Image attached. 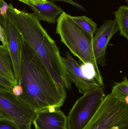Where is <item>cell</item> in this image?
I'll use <instances>...</instances> for the list:
<instances>
[{
    "label": "cell",
    "instance_id": "obj_18",
    "mask_svg": "<svg viewBox=\"0 0 128 129\" xmlns=\"http://www.w3.org/2000/svg\"><path fill=\"white\" fill-rule=\"evenodd\" d=\"M9 5L4 0H0V15L5 19H7L8 11Z\"/></svg>",
    "mask_w": 128,
    "mask_h": 129
},
{
    "label": "cell",
    "instance_id": "obj_5",
    "mask_svg": "<svg viewBox=\"0 0 128 129\" xmlns=\"http://www.w3.org/2000/svg\"><path fill=\"white\" fill-rule=\"evenodd\" d=\"M105 97L104 88L87 92L78 99L67 117V129H82L97 112Z\"/></svg>",
    "mask_w": 128,
    "mask_h": 129
},
{
    "label": "cell",
    "instance_id": "obj_13",
    "mask_svg": "<svg viewBox=\"0 0 128 129\" xmlns=\"http://www.w3.org/2000/svg\"><path fill=\"white\" fill-rule=\"evenodd\" d=\"M117 22L120 35L128 40V7L121 5L113 13Z\"/></svg>",
    "mask_w": 128,
    "mask_h": 129
},
{
    "label": "cell",
    "instance_id": "obj_9",
    "mask_svg": "<svg viewBox=\"0 0 128 129\" xmlns=\"http://www.w3.org/2000/svg\"><path fill=\"white\" fill-rule=\"evenodd\" d=\"M5 34L7 44L13 67L16 83L20 85L22 40L19 32L8 16Z\"/></svg>",
    "mask_w": 128,
    "mask_h": 129
},
{
    "label": "cell",
    "instance_id": "obj_1",
    "mask_svg": "<svg viewBox=\"0 0 128 129\" xmlns=\"http://www.w3.org/2000/svg\"><path fill=\"white\" fill-rule=\"evenodd\" d=\"M20 85L18 97L36 113L50 107H61L67 98L65 88L55 82L31 48L22 40Z\"/></svg>",
    "mask_w": 128,
    "mask_h": 129
},
{
    "label": "cell",
    "instance_id": "obj_15",
    "mask_svg": "<svg viewBox=\"0 0 128 129\" xmlns=\"http://www.w3.org/2000/svg\"><path fill=\"white\" fill-rule=\"evenodd\" d=\"M116 98L128 104V80L126 76L122 81L113 86L110 93Z\"/></svg>",
    "mask_w": 128,
    "mask_h": 129
},
{
    "label": "cell",
    "instance_id": "obj_27",
    "mask_svg": "<svg viewBox=\"0 0 128 129\" xmlns=\"http://www.w3.org/2000/svg\"><path fill=\"white\" fill-rule=\"evenodd\" d=\"M18 1H19V0H18Z\"/></svg>",
    "mask_w": 128,
    "mask_h": 129
},
{
    "label": "cell",
    "instance_id": "obj_2",
    "mask_svg": "<svg viewBox=\"0 0 128 129\" xmlns=\"http://www.w3.org/2000/svg\"><path fill=\"white\" fill-rule=\"evenodd\" d=\"M8 16L19 31L22 40L34 51L55 82L67 89L71 87L59 50L42 26L34 13L15 8L10 4Z\"/></svg>",
    "mask_w": 128,
    "mask_h": 129
},
{
    "label": "cell",
    "instance_id": "obj_20",
    "mask_svg": "<svg viewBox=\"0 0 128 129\" xmlns=\"http://www.w3.org/2000/svg\"><path fill=\"white\" fill-rule=\"evenodd\" d=\"M52 1L54 2L60 1L65 2V3L69 4L71 5H72V6H74V7H75L80 9V10L85 11V12L87 11L86 9L83 6L81 5L79 3L75 2L72 0H52Z\"/></svg>",
    "mask_w": 128,
    "mask_h": 129
},
{
    "label": "cell",
    "instance_id": "obj_12",
    "mask_svg": "<svg viewBox=\"0 0 128 129\" xmlns=\"http://www.w3.org/2000/svg\"><path fill=\"white\" fill-rule=\"evenodd\" d=\"M0 74L16 85L13 67L7 44L0 45Z\"/></svg>",
    "mask_w": 128,
    "mask_h": 129
},
{
    "label": "cell",
    "instance_id": "obj_21",
    "mask_svg": "<svg viewBox=\"0 0 128 129\" xmlns=\"http://www.w3.org/2000/svg\"><path fill=\"white\" fill-rule=\"evenodd\" d=\"M23 90L22 87L20 85L16 84L14 86L12 89V92L13 95L16 97H19L23 94Z\"/></svg>",
    "mask_w": 128,
    "mask_h": 129
},
{
    "label": "cell",
    "instance_id": "obj_19",
    "mask_svg": "<svg viewBox=\"0 0 128 129\" xmlns=\"http://www.w3.org/2000/svg\"><path fill=\"white\" fill-rule=\"evenodd\" d=\"M0 129H19L14 123L7 120H0Z\"/></svg>",
    "mask_w": 128,
    "mask_h": 129
},
{
    "label": "cell",
    "instance_id": "obj_6",
    "mask_svg": "<svg viewBox=\"0 0 128 129\" xmlns=\"http://www.w3.org/2000/svg\"><path fill=\"white\" fill-rule=\"evenodd\" d=\"M0 113L19 129H32L37 113L8 91L0 90Z\"/></svg>",
    "mask_w": 128,
    "mask_h": 129
},
{
    "label": "cell",
    "instance_id": "obj_16",
    "mask_svg": "<svg viewBox=\"0 0 128 129\" xmlns=\"http://www.w3.org/2000/svg\"><path fill=\"white\" fill-rule=\"evenodd\" d=\"M83 65H82L81 67L84 76L86 78L90 79H95L97 82L96 78V73L93 65L90 63H86L85 64L83 63Z\"/></svg>",
    "mask_w": 128,
    "mask_h": 129
},
{
    "label": "cell",
    "instance_id": "obj_11",
    "mask_svg": "<svg viewBox=\"0 0 128 129\" xmlns=\"http://www.w3.org/2000/svg\"><path fill=\"white\" fill-rule=\"evenodd\" d=\"M29 6L34 11L39 20L49 23H55L57 17L64 11L60 6L49 1L46 2L30 4Z\"/></svg>",
    "mask_w": 128,
    "mask_h": 129
},
{
    "label": "cell",
    "instance_id": "obj_17",
    "mask_svg": "<svg viewBox=\"0 0 128 129\" xmlns=\"http://www.w3.org/2000/svg\"><path fill=\"white\" fill-rule=\"evenodd\" d=\"M14 85L10 80L0 74V90L8 91L12 93V89Z\"/></svg>",
    "mask_w": 128,
    "mask_h": 129
},
{
    "label": "cell",
    "instance_id": "obj_14",
    "mask_svg": "<svg viewBox=\"0 0 128 129\" xmlns=\"http://www.w3.org/2000/svg\"><path fill=\"white\" fill-rule=\"evenodd\" d=\"M74 22L82 30L93 36L97 29V24L91 19L86 16H72Z\"/></svg>",
    "mask_w": 128,
    "mask_h": 129
},
{
    "label": "cell",
    "instance_id": "obj_26",
    "mask_svg": "<svg viewBox=\"0 0 128 129\" xmlns=\"http://www.w3.org/2000/svg\"><path fill=\"white\" fill-rule=\"evenodd\" d=\"M125 1L126 2V3H127V4H128V0H125Z\"/></svg>",
    "mask_w": 128,
    "mask_h": 129
},
{
    "label": "cell",
    "instance_id": "obj_10",
    "mask_svg": "<svg viewBox=\"0 0 128 129\" xmlns=\"http://www.w3.org/2000/svg\"><path fill=\"white\" fill-rule=\"evenodd\" d=\"M33 124L35 129H67V117L60 108H49L37 112Z\"/></svg>",
    "mask_w": 128,
    "mask_h": 129
},
{
    "label": "cell",
    "instance_id": "obj_8",
    "mask_svg": "<svg viewBox=\"0 0 128 129\" xmlns=\"http://www.w3.org/2000/svg\"><path fill=\"white\" fill-rule=\"evenodd\" d=\"M62 58L68 79L74 83L79 92L83 94L92 89L102 87L95 79H90L84 76L81 66L70 53L67 52Z\"/></svg>",
    "mask_w": 128,
    "mask_h": 129
},
{
    "label": "cell",
    "instance_id": "obj_23",
    "mask_svg": "<svg viewBox=\"0 0 128 129\" xmlns=\"http://www.w3.org/2000/svg\"><path fill=\"white\" fill-rule=\"evenodd\" d=\"M19 1L29 6L30 4L46 2H47V0H19Z\"/></svg>",
    "mask_w": 128,
    "mask_h": 129
},
{
    "label": "cell",
    "instance_id": "obj_22",
    "mask_svg": "<svg viewBox=\"0 0 128 129\" xmlns=\"http://www.w3.org/2000/svg\"><path fill=\"white\" fill-rule=\"evenodd\" d=\"M0 41L1 42L2 45L6 44H7L5 31L1 25H0Z\"/></svg>",
    "mask_w": 128,
    "mask_h": 129
},
{
    "label": "cell",
    "instance_id": "obj_25",
    "mask_svg": "<svg viewBox=\"0 0 128 129\" xmlns=\"http://www.w3.org/2000/svg\"><path fill=\"white\" fill-rule=\"evenodd\" d=\"M0 120H8L6 119L4 116H2L1 113H0Z\"/></svg>",
    "mask_w": 128,
    "mask_h": 129
},
{
    "label": "cell",
    "instance_id": "obj_3",
    "mask_svg": "<svg viewBox=\"0 0 128 129\" xmlns=\"http://www.w3.org/2000/svg\"><path fill=\"white\" fill-rule=\"evenodd\" d=\"M71 17L64 11L59 16L56 21V33L73 55L78 57L83 64L90 63L93 65L97 81L101 87L104 88L93 52V36L80 28L73 21Z\"/></svg>",
    "mask_w": 128,
    "mask_h": 129
},
{
    "label": "cell",
    "instance_id": "obj_4",
    "mask_svg": "<svg viewBox=\"0 0 128 129\" xmlns=\"http://www.w3.org/2000/svg\"><path fill=\"white\" fill-rule=\"evenodd\" d=\"M82 129H128V104L109 94Z\"/></svg>",
    "mask_w": 128,
    "mask_h": 129
},
{
    "label": "cell",
    "instance_id": "obj_24",
    "mask_svg": "<svg viewBox=\"0 0 128 129\" xmlns=\"http://www.w3.org/2000/svg\"><path fill=\"white\" fill-rule=\"evenodd\" d=\"M7 19H5L0 15V25L4 28L5 31L7 26Z\"/></svg>",
    "mask_w": 128,
    "mask_h": 129
},
{
    "label": "cell",
    "instance_id": "obj_7",
    "mask_svg": "<svg viewBox=\"0 0 128 129\" xmlns=\"http://www.w3.org/2000/svg\"><path fill=\"white\" fill-rule=\"evenodd\" d=\"M119 31L115 19L104 20L103 25L97 28L92 39L93 52L97 64L105 66V54L109 42L113 36Z\"/></svg>",
    "mask_w": 128,
    "mask_h": 129
}]
</instances>
